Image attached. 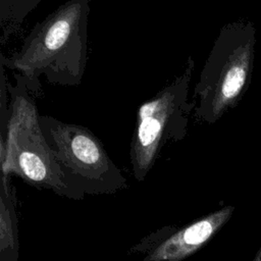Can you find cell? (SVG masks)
Here are the masks:
<instances>
[{"label":"cell","instance_id":"1","mask_svg":"<svg viewBox=\"0 0 261 261\" xmlns=\"http://www.w3.org/2000/svg\"><path fill=\"white\" fill-rule=\"evenodd\" d=\"M90 0H68L37 22L20 49L0 55V63L27 79L30 91L41 94L40 75L63 87L81 85L88 56Z\"/></svg>","mask_w":261,"mask_h":261},{"label":"cell","instance_id":"2","mask_svg":"<svg viewBox=\"0 0 261 261\" xmlns=\"http://www.w3.org/2000/svg\"><path fill=\"white\" fill-rule=\"evenodd\" d=\"M16 84L7 80L9 119L4 144H0L2 174H16L38 189L80 200L85 194L65 177L57 158L43 133L35 96L27 79L17 73Z\"/></svg>","mask_w":261,"mask_h":261},{"label":"cell","instance_id":"3","mask_svg":"<svg viewBox=\"0 0 261 261\" xmlns=\"http://www.w3.org/2000/svg\"><path fill=\"white\" fill-rule=\"evenodd\" d=\"M256 32L247 18L220 29L192 96L194 118L199 122L213 124L242 101L252 81Z\"/></svg>","mask_w":261,"mask_h":261},{"label":"cell","instance_id":"4","mask_svg":"<svg viewBox=\"0 0 261 261\" xmlns=\"http://www.w3.org/2000/svg\"><path fill=\"white\" fill-rule=\"evenodd\" d=\"M194 68L195 61L189 56L181 72L137 109L129 159L139 181L145 179L167 143L179 142L188 135L196 107V102L189 100Z\"/></svg>","mask_w":261,"mask_h":261},{"label":"cell","instance_id":"5","mask_svg":"<svg viewBox=\"0 0 261 261\" xmlns=\"http://www.w3.org/2000/svg\"><path fill=\"white\" fill-rule=\"evenodd\" d=\"M45 138L69 184L85 194H113L126 178L109 157L101 140L88 127L41 115Z\"/></svg>","mask_w":261,"mask_h":261},{"label":"cell","instance_id":"6","mask_svg":"<svg viewBox=\"0 0 261 261\" xmlns=\"http://www.w3.org/2000/svg\"><path fill=\"white\" fill-rule=\"evenodd\" d=\"M234 206L227 205L178 229H161L145 242H153L143 261H181L205 246L231 218Z\"/></svg>","mask_w":261,"mask_h":261},{"label":"cell","instance_id":"7","mask_svg":"<svg viewBox=\"0 0 261 261\" xmlns=\"http://www.w3.org/2000/svg\"><path fill=\"white\" fill-rule=\"evenodd\" d=\"M18 260V229L14 190L9 175L2 174L0 195V261Z\"/></svg>","mask_w":261,"mask_h":261},{"label":"cell","instance_id":"8","mask_svg":"<svg viewBox=\"0 0 261 261\" xmlns=\"http://www.w3.org/2000/svg\"><path fill=\"white\" fill-rule=\"evenodd\" d=\"M5 66L1 63V77H0V88H1V99H0V144H4L7 134V124L9 119V100H8V89H7V77L4 70Z\"/></svg>","mask_w":261,"mask_h":261},{"label":"cell","instance_id":"9","mask_svg":"<svg viewBox=\"0 0 261 261\" xmlns=\"http://www.w3.org/2000/svg\"><path fill=\"white\" fill-rule=\"evenodd\" d=\"M252 261H261V246L258 249V251L256 252V254H255V256H254Z\"/></svg>","mask_w":261,"mask_h":261}]
</instances>
